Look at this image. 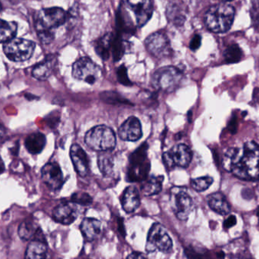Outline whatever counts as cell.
Segmentation results:
<instances>
[{"label": "cell", "mask_w": 259, "mask_h": 259, "mask_svg": "<svg viewBox=\"0 0 259 259\" xmlns=\"http://www.w3.org/2000/svg\"><path fill=\"white\" fill-rule=\"evenodd\" d=\"M213 178L211 177L205 176L202 178H196L192 180L191 187L194 189L196 191L202 192L209 188L210 186L212 184Z\"/></svg>", "instance_id": "30"}, {"label": "cell", "mask_w": 259, "mask_h": 259, "mask_svg": "<svg viewBox=\"0 0 259 259\" xmlns=\"http://www.w3.org/2000/svg\"><path fill=\"white\" fill-rule=\"evenodd\" d=\"M5 170L4 163H3V159H2L1 156H0V174L3 173Z\"/></svg>", "instance_id": "39"}, {"label": "cell", "mask_w": 259, "mask_h": 259, "mask_svg": "<svg viewBox=\"0 0 259 259\" xmlns=\"http://www.w3.org/2000/svg\"><path fill=\"white\" fill-rule=\"evenodd\" d=\"M164 181L163 176L147 177L144 181H142L141 190L143 195L146 196L158 194L162 189V183Z\"/></svg>", "instance_id": "23"}, {"label": "cell", "mask_w": 259, "mask_h": 259, "mask_svg": "<svg viewBox=\"0 0 259 259\" xmlns=\"http://www.w3.org/2000/svg\"><path fill=\"white\" fill-rule=\"evenodd\" d=\"M42 180L49 188L59 190L64 184V177L59 164L50 162L42 168Z\"/></svg>", "instance_id": "14"}, {"label": "cell", "mask_w": 259, "mask_h": 259, "mask_svg": "<svg viewBox=\"0 0 259 259\" xmlns=\"http://www.w3.org/2000/svg\"><path fill=\"white\" fill-rule=\"evenodd\" d=\"M35 50L32 41L21 38H13L5 42L3 51L8 59L13 62H24L31 57Z\"/></svg>", "instance_id": "8"}, {"label": "cell", "mask_w": 259, "mask_h": 259, "mask_svg": "<svg viewBox=\"0 0 259 259\" xmlns=\"http://www.w3.org/2000/svg\"><path fill=\"white\" fill-rule=\"evenodd\" d=\"M127 259H148L143 254L138 252H132L127 256Z\"/></svg>", "instance_id": "37"}, {"label": "cell", "mask_w": 259, "mask_h": 259, "mask_svg": "<svg viewBox=\"0 0 259 259\" xmlns=\"http://www.w3.org/2000/svg\"><path fill=\"white\" fill-rule=\"evenodd\" d=\"M70 155L77 174L83 178L88 176L90 171V161L85 151L79 145L74 144L71 146Z\"/></svg>", "instance_id": "17"}, {"label": "cell", "mask_w": 259, "mask_h": 259, "mask_svg": "<svg viewBox=\"0 0 259 259\" xmlns=\"http://www.w3.org/2000/svg\"><path fill=\"white\" fill-rule=\"evenodd\" d=\"M6 128H5L4 126L0 123V137H3V136L6 134Z\"/></svg>", "instance_id": "38"}, {"label": "cell", "mask_w": 259, "mask_h": 259, "mask_svg": "<svg viewBox=\"0 0 259 259\" xmlns=\"http://www.w3.org/2000/svg\"><path fill=\"white\" fill-rule=\"evenodd\" d=\"M222 1L225 2V3H227V2L232 1V0H222Z\"/></svg>", "instance_id": "41"}, {"label": "cell", "mask_w": 259, "mask_h": 259, "mask_svg": "<svg viewBox=\"0 0 259 259\" xmlns=\"http://www.w3.org/2000/svg\"><path fill=\"white\" fill-rule=\"evenodd\" d=\"M80 229L87 240L94 241L101 234V222L97 219L86 218L82 222Z\"/></svg>", "instance_id": "18"}, {"label": "cell", "mask_w": 259, "mask_h": 259, "mask_svg": "<svg viewBox=\"0 0 259 259\" xmlns=\"http://www.w3.org/2000/svg\"><path fill=\"white\" fill-rule=\"evenodd\" d=\"M186 255L188 259H209L206 254L201 252L200 251L196 250L193 248H187L185 249Z\"/></svg>", "instance_id": "34"}, {"label": "cell", "mask_w": 259, "mask_h": 259, "mask_svg": "<svg viewBox=\"0 0 259 259\" xmlns=\"http://www.w3.org/2000/svg\"><path fill=\"white\" fill-rule=\"evenodd\" d=\"M17 30L16 23L0 19V42H6L15 38Z\"/></svg>", "instance_id": "26"}, {"label": "cell", "mask_w": 259, "mask_h": 259, "mask_svg": "<svg viewBox=\"0 0 259 259\" xmlns=\"http://www.w3.org/2000/svg\"><path fill=\"white\" fill-rule=\"evenodd\" d=\"M234 17L235 9L231 5L227 3L214 5L205 13V26L213 33H225L232 26Z\"/></svg>", "instance_id": "3"}, {"label": "cell", "mask_w": 259, "mask_h": 259, "mask_svg": "<svg viewBox=\"0 0 259 259\" xmlns=\"http://www.w3.org/2000/svg\"><path fill=\"white\" fill-rule=\"evenodd\" d=\"M242 55H243V52L240 47L237 44H234L225 50L224 57L227 63L232 64L240 62L242 59Z\"/></svg>", "instance_id": "28"}, {"label": "cell", "mask_w": 259, "mask_h": 259, "mask_svg": "<svg viewBox=\"0 0 259 259\" xmlns=\"http://www.w3.org/2000/svg\"><path fill=\"white\" fill-rule=\"evenodd\" d=\"M80 259H91V258H88V257H86V258H83V257H81V258H80Z\"/></svg>", "instance_id": "42"}, {"label": "cell", "mask_w": 259, "mask_h": 259, "mask_svg": "<svg viewBox=\"0 0 259 259\" xmlns=\"http://www.w3.org/2000/svg\"><path fill=\"white\" fill-rule=\"evenodd\" d=\"M98 166L104 176H110L114 170V158L112 151L100 152L98 156Z\"/></svg>", "instance_id": "25"}, {"label": "cell", "mask_w": 259, "mask_h": 259, "mask_svg": "<svg viewBox=\"0 0 259 259\" xmlns=\"http://www.w3.org/2000/svg\"><path fill=\"white\" fill-rule=\"evenodd\" d=\"M117 77H118V82L121 83V84L127 87L132 85V83H131V80H130L128 76H127V68H126L124 65H121L118 68Z\"/></svg>", "instance_id": "33"}, {"label": "cell", "mask_w": 259, "mask_h": 259, "mask_svg": "<svg viewBox=\"0 0 259 259\" xmlns=\"http://www.w3.org/2000/svg\"><path fill=\"white\" fill-rule=\"evenodd\" d=\"M201 42H202V37H201L200 35H194V36L192 38L191 41H190V50H193V51H196L200 47Z\"/></svg>", "instance_id": "35"}, {"label": "cell", "mask_w": 259, "mask_h": 259, "mask_svg": "<svg viewBox=\"0 0 259 259\" xmlns=\"http://www.w3.org/2000/svg\"><path fill=\"white\" fill-rule=\"evenodd\" d=\"M46 143H47V140L44 134L41 133H33L26 138L24 145L30 153L35 155L42 152V149L45 147Z\"/></svg>", "instance_id": "24"}, {"label": "cell", "mask_w": 259, "mask_h": 259, "mask_svg": "<svg viewBox=\"0 0 259 259\" xmlns=\"http://www.w3.org/2000/svg\"><path fill=\"white\" fill-rule=\"evenodd\" d=\"M0 8H1V6H0Z\"/></svg>", "instance_id": "43"}, {"label": "cell", "mask_w": 259, "mask_h": 259, "mask_svg": "<svg viewBox=\"0 0 259 259\" xmlns=\"http://www.w3.org/2000/svg\"><path fill=\"white\" fill-rule=\"evenodd\" d=\"M24 259H50L45 241L35 240L27 246Z\"/></svg>", "instance_id": "21"}, {"label": "cell", "mask_w": 259, "mask_h": 259, "mask_svg": "<svg viewBox=\"0 0 259 259\" xmlns=\"http://www.w3.org/2000/svg\"><path fill=\"white\" fill-rule=\"evenodd\" d=\"M146 50L152 56L158 59L168 57L172 53L170 40L163 32H155L146 38Z\"/></svg>", "instance_id": "13"}, {"label": "cell", "mask_w": 259, "mask_h": 259, "mask_svg": "<svg viewBox=\"0 0 259 259\" xmlns=\"http://www.w3.org/2000/svg\"><path fill=\"white\" fill-rule=\"evenodd\" d=\"M85 143L97 152L112 151L116 146V136L113 130L106 125H97L87 132Z\"/></svg>", "instance_id": "4"}, {"label": "cell", "mask_w": 259, "mask_h": 259, "mask_svg": "<svg viewBox=\"0 0 259 259\" xmlns=\"http://www.w3.org/2000/svg\"><path fill=\"white\" fill-rule=\"evenodd\" d=\"M182 79V72L176 67H162L154 73L152 84L158 91L171 93L178 89Z\"/></svg>", "instance_id": "5"}, {"label": "cell", "mask_w": 259, "mask_h": 259, "mask_svg": "<svg viewBox=\"0 0 259 259\" xmlns=\"http://www.w3.org/2000/svg\"><path fill=\"white\" fill-rule=\"evenodd\" d=\"M66 21V14L61 8H47L39 11L36 19V29L38 33L52 32ZM53 33V32H52Z\"/></svg>", "instance_id": "7"}, {"label": "cell", "mask_w": 259, "mask_h": 259, "mask_svg": "<svg viewBox=\"0 0 259 259\" xmlns=\"http://www.w3.org/2000/svg\"><path fill=\"white\" fill-rule=\"evenodd\" d=\"M172 209L179 220L186 221L188 219L193 208V202L190 195L184 189L175 187L171 189Z\"/></svg>", "instance_id": "12"}, {"label": "cell", "mask_w": 259, "mask_h": 259, "mask_svg": "<svg viewBox=\"0 0 259 259\" xmlns=\"http://www.w3.org/2000/svg\"><path fill=\"white\" fill-rule=\"evenodd\" d=\"M153 12L152 0H122L118 22L126 30L143 27L150 19Z\"/></svg>", "instance_id": "2"}, {"label": "cell", "mask_w": 259, "mask_h": 259, "mask_svg": "<svg viewBox=\"0 0 259 259\" xmlns=\"http://www.w3.org/2000/svg\"><path fill=\"white\" fill-rule=\"evenodd\" d=\"M72 75L77 80L94 84L102 77V70L91 59L83 57L73 65Z\"/></svg>", "instance_id": "9"}, {"label": "cell", "mask_w": 259, "mask_h": 259, "mask_svg": "<svg viewBox=\"0 0 259 259\" xmlns=\"http://www.w3.org/2000/svg\"><path fill=\"white\" fill-rule=\"evenodd\" d=\"M147 143H144L130 156L127 178L131 182L143 181L148 177L150 163L147 156Z\"/></svg>", "instance_id": "6"}, {"label": "cell", "mask_w": 259, "mask_h": 259, "mask_svg": "<svg viewBox=\"0 0 259 259\" xmlns=\"http://www.w3.org/2000/svg\"><path fill=\"white\" fill-rule=\"evenodd\" d=\"M142 135L141 123L134 116L127 118L118 129V136L124 141H137L141 138Z\"/></svg>", "instance_id": "16"}, {"label": "cell", "mask_w": 259, "mask_h": 259, "mask_svg": "<svg viewBox=\"0 0 259 259\" xmlns=\"http://www.w3.org/2000/svg\"><path fill=\"white\" fill-rule=\"evenodd\" d=\"M56 59L53 56L47 58L45 60L36 65L32 71L33 77L39 80H47L50 77L54 69Z\"/></svg>", "instance_id": "22"}, {"label": "cell", "mask_w": 259, "mask_h": 259, "mask_svg": "<svg viewBox=\"0 0 259 259\" xmlns=\"http://www.w3.org/2000/svg\"><path fill=\"white\" fill-rule=\"evenodd\" d=\"M208 204L211 210L218 214L226 215L231 211V205L225 195L214 193L208 196Z\"/></svg>", "instance_id": "20"}, {"label": "cell", "mask_w": 259, "mask_h": 259, "mask_svg": "<svg viewBox=\"0 0 259 259\" xmlns=\"http://www.w3.org/2000/svg\"><path fill=\"white\" fill-rule=\"evenodd\" d=\"M112 39H113L112 34L105 35L103 38L99 39L96 45V51L97 54L104 60H107L110 57Z\"/></svg>", "instance_id": "27"}, {"label": "cell", "mask_w": 259, "mask_h": 259, "mask_svg": "<svg viewBox=\"0 0 259 259\" xmlns=\"http://www.w3.org/2000/svg\"><path fill=\"white\" fill-rule=\"evenodd\" d=\"M225 170L245 181L259 179V146L247 142L242 148L228 149L223 158Z\"/></svg>", "instance_id": "1"}, {"label": "cell", "mask_w": 259, "mask_h": 259, "mask_svg": "<svg viewBox=\"0 0 259 259\" xmlns=\"http://www.w3.org/2000/svg\"><path fill=\"white\" fill-rule=\"evenodd\" d=\"M102 100L109 104H119V103H128L125 99L122 98L119 94L115 92H104L100 95Z\"/></svg>", "instance_id": "31"}, {"label": "cell", "mask_w": 259, "mask_h": 259, "mask_svg": "<svg viewBox=\"0 0 259 259\" xmlns=\"http://www.w3.org/2000/svg\"><path fill=\"white\" fill-rule=\"evenodd\" d=\"M71 200L74 203L84 205V206L91 205L93 202L92 197L88 193H83V192L74 193L71 196Z\"/></svg>", "instance_id": "32"}, {"label": "cell", "mask_w": 259, "mask_h": 259, "mask_svg": "<svg viewBox=\"0 0 259 259\" xmlns=\"http://www.w3.org/2000/svg\"><path fill=\"white\" fill-rule=\"evenodd\" d=\"M78 210L74 202L59 204L53 210V219L62 225H69L77 219Z\"/></svg>", "instance_id": "15"}, {"label": "cell", "mask_w": 259, "mask_h": 259, "mask_svg": "<svg viewBox=\"0 0 259 259\" xmlns=\"http://www.w3.org/2000/svg\"><path fill=\"white\" fill-rule=\"evenodd\" d=\"M193 158V152L188 146L178 144L163 154V161L168 167H187Z\"/></svg>", "instance_id": "11"}, {"label": "cell", "mask_w": 259, "mask_h": 259, "mask_svg": "<svg viewBox=\"0 0 259 259\" xmlns=\"http://www.w3.org/2000/svg\"><path fill=\"white\" fill-rule=\"evenodd\" d=\"M257 215H258V220H259V207L258 208V210H257Z\"/></svg>", "instance_id": "40"}, {"label": "cell", "mask_w": 259, "mask_h": 259, "mask_svg": "<svg viewBox=\"0 0 259 259\" xmlns=\"http://www.w3.org/2000/svg\"><path fill=\"white\" fill-rule=\"evenodd\" d=\"M123 209L127 213L134 212L140 205V196L138 190L134 186L127 187L121 199Z\"/></svg>", "instance_id": "19"}, {"label": "cell", "mask_w": 259, "mask_h": 259, "mask_svg": "<svg viewBox=\"0 0 259 259\" xmlns=\"http://www.w3.org/2000/svg\"><path fill=\"white\" fill-rule=\"evenodd\" d=\"M236 224H237V219H236L235 216L231 215L224 222V228H225V229H229V228L234 226Z\"/></svg>", "instance_id": "36"}, {"label": "cell", "mask_w": 259, "mask_h": 259, "mask_svg": "<svg viewBox=\"0 0 259 259\" xmlns=\"http://www.w3.org/2000/svg\"><path fill=\"white\" fill-rule=\"evenodd\" d=\"M39 230L36 229L33 223L30 221H26L22 222L18 228V235L21 240H29L32 237L36 236V233Z\"/></svg>", "instance_id": "29"}, {"label": "cell", "mask_w": 259, "mask_h": 259, "mask_svg": "<svg viewBox=\"0 0 259 259\" xmlns=\"http://www.w3.org/2000/svg\"><path fill=\"white\" fill-rule=\"evenodd\" d=\"M172 246L173 243L165 228L160 224H154L148 234L146 252L160 251L166 253L171 250Z\"/></svg>", "instance_id": "10"}]
</instances>
